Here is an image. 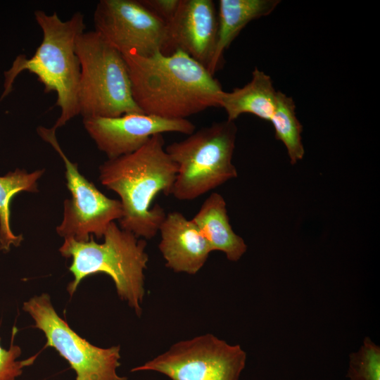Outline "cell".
<instances>
[{
  "mask_svg": "<svg viewBox=\"0 0 380 380\" xmlns=\"http://www.w3.org/2000/svg\"><path fill=\"white\" fill-rule=\"evenodd\" d=\"M133 99L145 114L167 119H186L219 107L224 91L205 67L184 51H158L150 56L122 55Z\"/></svg>",
  "mask_w": 380,
  "mask_h": 380,
  "instance_id": "6da1fadb",
  "label": "cell"
},
{
  "mask_svg": "<svg viewBox=\"0 0 380 380\" xmlns=\"http://www.w3.org/2000/svg\"><path fill=\"white\" fill-rule=\"evenodd\" d=\"M99 170L102 185L120 198V228L145 240L154 237L166 213L160 205L152 206V201L160 192L171 195L177 173L163 134L153 135L133 153L108 159Z\"/></svg>",
  "mask_w": 380,
  "mask_h": 380,
  "instance_id": "7a4b0ae2",
  "label": "cell"
},
{
  "mask_svg": "<svg viewBox=\"0 0 380 380\" xmlns=\"http://www.w3.org/2000/svg\"><path fill=\"white\" fill-rule=\"evenodd\" d=\"M34 15L42 32V42L32 56L18 55L11 68L4 72L0 101L12 91L20 73L28 71L34 74L46 93H56V106L60 108L61 114L51 127L56 132L79 115L80 65L75 45L77 37L86 27L84 15L76 12L65 21L56 12L47 14L37 10Z\"/></svg>",
  "mask_w": 380,
  "mask_h": 380,
  "instance_id": "3957f363",
  "label": "cell"
},
{
  "mask_svg": "<svg viewBox=\"0 0 380 380\" xmlns=\"http://www.w3.org/2000/svg\"><path fill=\"white\" fill-rule=\"evenodd\" d=\"M103 237L102 243H96L93 235L87 241L64 239L59 251L63 257L72 258L69 270L74 276L68 291L72 295L85 277L105 273L112 278L120 298L140 315L145 293L144 270L148 261L146 241L115 222L110 223Z\"/></svg>",
  "mask_w": 380,
  "mask_h": 380,
  "instance_id": "277c9868",
  "label": "cell"
},
{
  "mask_svg": "<svg viewBox=\"0 0 380 380\" xmlns=\"http://www.w3.org/2000/svg\"><path fill=\"white\" fill-rule=\"evenodd\" d=\"M236 132L234 121L216 122L167 146L177 166L171 195L192 201L237 177L232 163Z\"/></svg>",
  "mask_w": 380,
  "mask_h": 380,
  "instance_id": "5b68a950",
  "label": "cell"
},
{
  "mask_svg": "<svg viewBox=\"0 0 380 380\" xmlns=\"http://www.w3.org/2000/svg\"><path fill=\"white\" fill-rule=\"evenodd\" d=\"M75 51L80 65L79 115L116 117L143 113L135 103L123 56L95 30L81 33Z\"/></svg>",
  "mask_w": 380,
  "mask_h": 380,
  "instance_id": "8992f818",
  "label": "cell"
},
{
  "mask_svg": "<svg viewBox=\"0 0 380 380\" xmlns=\"http://www.w3.org/2000/svg\"><path fill=\"white\" fill-rule=\"evenodd\" d=\"M246 360L239 345L205 334L174 343L132 372L155 371L171 380H239Z\"/></svg>",
  "mask_w": 380,
  "mask_h": 380,
  "instance_id": "52a82bcc",
  "label": "cell"
},
{
  "mask_svg": "<svg viewBox=\"0 0 380 380\" xmlns=\"http://www.w3.org/2000/svg\"><path fill=\"white\" fill-rule=\"evenodd\" d=\"M23 309L35 322V327L46 336V346L66 360L76 373V380H128L120 376V347H96L75 333L61 318L46 293L34 296L23 303Z\"/></svg>",
  "mask_w": 380,
  "mask_h": 380,
  "instance_id": "ba28073f",
  "label": "cell"
},
{
  "mask_svg": "<svg viewBox=\"0 0 380 380\" xmlns=\"http://www.w3.org/2000/svg\"><path fill=\"white\" fill-rule=\"evenodd\" d=\"M37 132L63 159L66 184L71 194V198L63 202V220L56 227L58 234L77 241H87L90 235L101 239L110 223L122 217L120 201L105 196L79 172L77 163H72L61 148L55 131L39 127Z\"/></svg>",
  "mask_w": 380,
  "mask_h": 380,
  "instance_id": "9c48e42d",
  "label": "cell"
},
{
  "mask_svg": "<svg viewBox=\"0 0 380 380\" xmlns=\"http://www.w3.org/2000/svg\"><path fill=\"white\" fill-rule=\"evenodd\" d=\"M94 23V30L122 55L167 54V24L140 0H101Z\"/></svg>",
  "mask_w": 380,
  "mask_h": 380,
  "instance_id": "30bf717a",
  "label": "cell"
},
{
  "mask_svg": "<svg viewBox=\"0 0 380 380\" xmlns=\"http://www.w3.org/2000/svg\"><path fill=\"white\" fill-rule=\"evenodd\" d=\"M83 125L97 148L108 159L136 151L155 134L177 132L189 135L196 129L187 119H167L144 113L84 118Z\"/></svg>",
  "mask_w": 380,
  "mask_h": 380,
  "instance_id": "8fae6325",
  "label": "cell"
},
{
  "mask_svg": "<svg viewBox=\"0 0 380 380\" xmlns=\"http://www.w3.org/2000/svg\"><path fill=\"white\" fill-rule=\"evenodd\" d=\"M167 52L179 49L208 70L217 36V13L211 0H180L167 23Z\"/></svg>",
  "mask_w": 380,
  "mask_h": 380,
  "instance_id": "7c38bea8",
  "label": "cell"
},
{
  "mask_svg": "<svg viewBox=\"0 0 380 380\" xmlns=\"http://www.w3.org/2000/svg\"><path fill=\"white\" fill-rule=\"evenodd\" d=\"M158 232V248L165 266L175 272L196 274L212 252L192 220H188L179 212L166 214Z\"/></svg>",
  "mask_w": 380,
  "mask_h": 380,
  "instance_id": "4fadbf2b",
  "label": "cell"
},
{
  "mask_svg": "<svg viewBox=\"0 0 380 380\" xmlns=\"http://www.w3.org/2000/svg\"><path fill=\"white\" fill-rule=\"evenodd\" d=\"M279 0H220L217 13V36L211 63L210 74L222 65L223 54L241 31L251 21L268 15Z\"/></svg>",
  "mask_w": 380,
  "mask_h": 380,
  "instance_id": "5bb4252c",
  "label": "cell"
},
{
  "mask_svg": "<svg viewBox=\"0 0 380 380\" xmlns=\"http://www.w3.org/2000/svg\"><path fill=\"white\" fill-rule=\"evenodd\" d=\"M209 244L212 251L223 252L230 261H237L246 253L247 245L229 222L223 196L213 192L203 201L191 219Z\"/></svg>",
  "mask_w": 380,
  "mask_h": 380,
  "instance_id": "9a60e30c",
  "label": "cell"
},
{
  "mask_svg": "<svg viewBox=\"0 0 380 380\" xmlns=\"http://www.w3.org/2000/svg\"><path fill=\"white\" fill-rule=\"evenodd\" d=\"M277 92L271 77L255 68L246 85L222 92L219 107L225 110L229 121L234 122L244 113L270 121L276 108Z\"/></svg>",
  "mask_w": 380,
  "mask_h": 380,
  "instance_id": "2e32d148",
  "label": "cell"
},
{
  "mask_svg": "<svg viewBox=\"0 0 380 380\" xmlns=\"http://www.w3.org/2000/svg\"><path fill=\"white\" fill-rule=\"evenodd\" d=\"M43 170L27 172L19 168L0 177V250L8 252L11 246H18L23 237L15 235L10 224V204L13 196L21 191H37V181Z\"/></svg>",
  "mask_w": 380,
  "mask_h": 380,
  "instance_id": "e0dca14e",
  "label": "cell"
},
{
  "mask_svg": "<svg viewBox=\"0 0 380 380\" xmlns=\"http://www.w3.org/2000/svg\"><path fill=\"white\" fill-rule=\"evenodd\" d=\"M275 138L285 146L291 164L303 159L305 150L302 143L303 126L296 114V105L291 97L277 91L276 108L270 121Z\"/></svg>",
  "mask_w": 380,
  "mask_h": 380,
  "instance_id": "ac0fdd59",
  "label": "cell"
},
{
  "mask_svg": "<svg viewBox=\"0 0 380 380\" xmlns=\"http://www.w3.org/2000/svg\"><path fill=\"white\" fill-rule=\"evenodd\" d=\"M347 377L349 380H380V348L369 337L350 355Z\"/></svg>",
  "mask_w": 380,
  "mask_h": 380,
  "instance_id": "d6986e66",
  "label": "cell"
},
{
  "mask_svg": "<svg viewBox=\"0 0 380 380\" xmlns=\"http://www.w3.org/2000/svg\"><path fill=\"white\" fill-rule=\"evenodd\" d=\"M15 334L14 327L12 342L8 350L0 346V380H15L22 374L23 368L33 364L37 357L35 355L24 360H16L21 354V349L13 343Z\"/></svg>",
  "mask_w": 380,
  "mask_h": 380,
  "instance_id": "ffe728a7",
  "label": "cell"
},
{
  "mask_svg": "<svg viewBox=\"0 0 380 380\" xmlns=\"http://www.w3.org/2000/svg\"><path fill=\"white\" fill-rule=\"evenodd\" d=\"M141 3L166 24L175 14L180 0H140Z\"/></svg>",
  "mask_w": 380,
  "mask_h": 380,
  "instance_id": "44dd1931",
  "label": "cell"
}]
</instances>
